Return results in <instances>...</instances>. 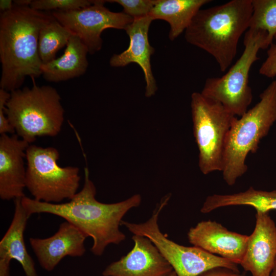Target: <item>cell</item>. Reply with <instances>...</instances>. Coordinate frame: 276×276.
I'll use <instances>...</instances> for the list:
<instances>
[{
	"mask_svg": "<svg viewBox=\"0 0 276 276\" xmlns=\"http://www.w3.org/2000/svg\"><path fill=\"white\" fill-rule=\"evenodd\" d=\"M88 51L81 39L73 35L60 57L42 63L43 78L47 81L59 82L83 75L88 65Z\"/></svg>",
	"mask_w": 276,
	"mask_h": 276,
	"instance_id": "ac0fdd59",
	"label": "cell"
},
{
	"mask_svg": "<svg viewBox=\"0 0 276 276\" xmlns=\"http://www.w3.org/2000/svg\"><path fill=\"white\" fill-rule=\"evenodd\" d=\"M73 34L55 18L41 29L38 50L42 63H47L56 58L58 51L66 46Z\"/></svg>",
	"mask_w": 276,
	"mask_h": 276,
	"instance_id": "44dd1931",
	"label": "cell"
},
{
	"mask_svg": "<svg viewBox=\"0 0 276 276\" xmlns=\"http://www.w3.org/2000/svg\"><path fill=\"white\" fill-rule=\"evenodd\" d=\"M26 188L37 201L59 203L77 193L80 176L77 167H61L60 154L52 147L29 145L26 151Z\"/></svg>",
	"mask_w": 276,
	"mask_h": 276,
	"instance_id": "52a82bcc",
	"label": "cell"
},
{
	"mask_svg": "<svg viewBox=\"0 0 276 276\" xmlns=\"http://www.w3.org/2000/svg\"><path fill=\"white\" fill-rule=\"evenodd\" d=\"M250 276H251V275H250Z\"/></svg>",
	"mask_w": 276,
	"mask_h": 276,
	"instance_id": "d6a6232c",
	"label": "cell"
},
{
	"mask_svg": "<svg viewBox=\"0 0 276 276\" xmlns=\"http://www.w3.org/2000/svg\"><path fill=\"white\" fill-rule=\"evenodd\" d=\"M10 97V93L0 88V134H15V131L10 123L5 112L4 108Z\"/></svg>",
	"mask_w": 276,
	"mask_h": 276,
	"instance_id": "484cf974",
	"label": "cell"
},
{
	"mask_svg": "<svg viewBox=\"0 0 276 276\" xmlns=\"http://www.w3.org/2000/svg\"><path fill=\"white\" fill-rule=\"evenodd\" d=\"M55 18L52 13L14 5L0 15V88H20L26 77L42 75L38 37L42 28Z\"/></svg>",
	"mask_w": 276,
	"mask_h": 276,
	"instance_id": "7a4b0ae2",
	"label": "cell"
},
{
	"mask_svg": "<svg viewBox=\"0 0 276 276\" xmlns=\"http://www.w3.org/2000/svg\"><path fill=\"white\" fill-rule=\"evenodd\" d=\"M198 276H243L240 271L225 267H215L206 270Z\"/></svg>",
	"mask_w": 276,
	"mask_h": 276,
	"instance_id": "4316f807",
	"label": "cell"
},
{
	"mask_svg": "<svg viewBox=\"0 0 276 276\" xmlns=\"http://www.w3.org/2000/svg\"><path fill=\"white\" fill-rule=\"evenodd\" d=\"M210 0H157L149 16L162 19L170 25L169 38H177L190 26L202 6Z\"/></svg>",
	"mask_w": 276,
	"mask_h": 276,
	"instance_id": "d6986e66",
	"label": "cell"
},
{
	"mask_svg": "<svg viewBox=\"0 0 276 276\" xmlns=\"http://www.w3.org/2000/svg\"><path fill=\"white\" fill-rule=\"evenodd\" d=\"M189 242L210 254L240 265L245 254L248 236L228 230L221 223L201 221L190 228Z\"/></svg>",
	"mask_w": 276,
	"mask_h": 276,
	"instance_id": "4fadbf2b",
	"label": "cell"
},
{
	"mask_svg": "<svg viewBox=\"0 0 276 276\" xmlns=\"http://www.w3.org/2000/svg\"><path fill=\"white\" fill-rule=\"evenodd\" d=\"M32 0H15L13 1L14 5L19 6H30Z\"/></svg>",
	"mask_w": 276,
	"mask_h": 276,
	"instance_id": "f546056e",
	"label": "cell"
},
{
	"mask_svg": "<svg viewBox=\"0 0 276 276\" xmlns=\"http://www.w3.org/2000/svg\"><path fill=\"white\" fill-rule=\"evenodd\" d=\"M270 276H276V258Z\"/></svg>",
	"mask_w": 276,
	"mask_h": 276,
	"instance_id": "4dcf8cb0",
	"label": "cell"
},
{
	"mask_svg": "<svg viewBox=\"0 0 276 276\" xmlns=\"http://www.w3.org/2000/svg\"><path fill=\"white\" fill-rule=\"evenodd\" d=\"M153 20L149 15L134 18L125 30L130 40L128 48L120 54H113L109 61L113 67H124L131 63L138 64L144 73L146 97L154 96L157 90L151 65V56L155 50L148 40L149 29Z\"/></svg>",
	"mask_w": 276,
	"mask_h": 276,
	"instance_id": "9a60e30c",
	"label": "cell"
},
{
	"mask_svg": "<svg viewBox=\"0 0 276 276\" xmlns=\"http://www.w3.org/2000/svg\"><path fill=\"white\" fill-rule=\"evenodd\" d=\"M260 100L241 117H235L227 134L224 152L223 179L230 186L247 171L246 159L258 151L261 140L276 122V80L259 96Z\"/></svg>",
	"mask_w": 276,
	"mask_h": 276,
	"instance_id": "277c9868",
	"label": "cell"
},
{
	"mask_svg": "<svg viewBox=\"0 0 276 276\" xmlns=\"http://www.w3.org/2000/svg\"><path fill=\"white\" fill-rule=\"evenodd\" d=\"M25 87L10 93L4 108L16 134L29 144L38 136H55L61 131L64 110L58 91L49 85Z\"/></svg>",
	"mask_w": 276,
	"mask_h": 276,
	"instance_id": "5b68a950",
	"label": "cell"
},
{
	"mask_svg": "<svg viewBox=\"0 0 276 276\" xmlns=\"http://www.w3.org/2000/svg\"><path fill=\"white\" fill-rule=\"evenodd\" d=\"M157 0H109L108 3H116L123 8V12L133 19L148 16Z\"/></svg>",
	"mask_w": 276,
	"mask_h": 276,
	"instance_id": "cb8c5ba5",
	"label": "cell"
},
{
	"mask_svg": "<svg viewBox=\"0 0 276 276\" xmlns=\"http://www.w3.org/2000/svg\"><path fill=\"white\" fill-rule=\"evenodd\" d=\"M86 238L77 227L65 221L53 236L43 239L30 238L29 242L40 266L51 271L66 256H82L86 251Z\"/></svg>",
	"mask_w": 276,
	"mask_h": 276,
	"instance_id": "5bb4252c",
	"label": "cell"
},
{
	"mask_svg": "<svg viewBox=\"0 0 276 276\" xmlns=\"http://www.w3.org/2000/svg\"><path fill=\"white\" fill-rule=\"evenodd\" d=\"M235 205L250 206L256 211L264 212L276 210V190L267 191L250 187L239 193L209 195L203 203L200 212L206 214L218 208Z\"/></svg>",
	"mask_w": 276,
	"mask_h": 276,
	"instance_id": "ffe728a7",
	"label": "cell"
},
{
	"mask_svg": "<svg viewBox=\"0 0 276 276\" xmlns=\"http://www.w3.org/2000/svg\"><path fill=\"white\" fill-rule=\"evenodd\" d=\"M30 144L16 134L0 136V198L15 200L25 196L26 168L24 159Z\"/></svg>",
	"mask_w": 276,
	"mask_h": 276,
	"instance_id": "2e32d148",
	"label": "cell"
},
{
	"mask_svg": "<svg viewBox=\"0 0 276 276\" xmlns=\"http://www.w3.org/2000/svg\"><path fill=\"white\" fill-rule=\"evenodd\" d=\"M21 198L14 200V215L8 229L0 242V256L18 262L26 276H38L34 260L28 253L25 243L24 231L30 216L21 204Z\"/></svg>",
	"mask_w": 276,
	"mask_h": 276,
	"instance_id": "e0dca14e",
	"label": "cell"
},
{
	"mask_svg": "<svg viewBox=\"0 0 276 276\" xmlns=\"http://www.w3.org/2000/svg\"><path fill=\"white\" fill-rule=\"evenodd\" d=\"M266 37L264 32L248 29L245 33L244 49L241 56L222 77L208 78L200 93L221 103L236 117H240L246 112L253 98L249 85V71L259 59V51L266 49Z\"/></svg>",
	"mask_w": 276,
	"mask_h": 276,
	"instance_id": "ba28073f",
	"label": "cell"
},
{
	"mask_svg": "<svg viewBox=\"0 0 276 276\" xmlns=\"http://www.w3.org/2000/svg\"><path fill=\"white\" fill-rule=\"evenodd\" d=\"M105 3L106 1L95 0L84 8L51 13L58 21L81 39L88 53L94 54L102 48L103 31L109 28L125 30L133 20L124 12L111 11L105 7Z\"/></svg>",
	"mask_w": 276,
	"mask_h": 276,
	"instance_id": "30bf717a",
	"label": "cell"
},
{
	"mask_svg": "<svg viewBox=\"0 0 276 276\" xmlns=\"http://www.w3.org/2000/svg\"><path fill=\"white\" fill-rule=\"evenodd\" d=\"M251 4L252 12L248 29L267 34V49L276 35V0H252Z\"/></svg>",
	"mask_w": 276,
	"mask_h": 276,
	"instance_id": "7402d4cb",
	"label": "cell"
},
{
	"mask_svg": "<svg viewBox=\"0 0 276 276\" xmlns=\"http://www.w3.org/2000/svg\"><path fill=\"white\" fill-rule=\"evenodd\" d=\"M259 72L268 78L276 76V35L269 47L267 57L260 66Z\"/></svg>",
	"mask_w": 276,
	"mask_h": 276,
	"instance_id": "d4e9b609",
	"label": "cell"
},
{
	"mask_svg": "<svg viewBox=\"0 0 276 276\" xmlns=\"http://www.w3.org/2000/svg\"><path fill=\"white\" fill-rule=\"evenodd\" d=\"M11 260L6 257L0 256V276L10 275Z\"/></svg>",
	"mask_w": 276,
	"mask_h": 276,
	"instance_id": "83f0119b",
	"label": "cell"
},
{
	"mask_svg": "<svg viewBox=\"0 0 276 276\" xmlns=\"http://www.w3.org/2000/svg\"><path fill=\"white\" fill-rule=\"evenodd\" d=\"M14 6L13 1L11 0H1L0 11L1 13L10 10Z\"/></svg>",
	"mask_w": 276,
	"mask_h": 276,
	"instance_id": "f1b7e54d",
	"label": "cell"
},
{
	"mask_svg": "<svg viewBox=\"0 0 276 276\" xmlns=\"http://www.w3.org/2000/svg\"><path fill=\"white\" fill-rule=\"evenodd\" d=\"M167 276H177V274L175 272V271L173 270L169 274H168Z\"/></svg>",
	"mask_w": 276,
	"mask_h": 276,
	"instance_id": "1f68e13d",
	"label": "cell"
},
{
	"mask_svg": "<svg viewBox=\"0 0 276 276\" xmlns=\"http://www.w3.org/2000/svg\"><path fill=\"white\" fill-rule=\"evenodd\" d=\"M132 239L134 246L131 251L108 265L103 276H167L173 270L150 239L138 235Z\"/></svg>",
	"mask_w": 276,
	"mask_h": 276,
	"instance_id": "8fae6325",
	"label": "cell"
},
{
	"mask_svg": "<svg viewBox=\"0 0 276 276\" xmlns=\"http://www.w3.org/2000/svg\"><path fill=\"white\" fill-rule=\"evenodd\" d=\"M252 0H232L200 9L185 31L189 43L212 56L222 72L229 67L237 52L239 40L249 27Z\"/></svg>",
	"mask_w": 276,
	"mask_h": 276,
	"instance_id": "3957f363",
	"label": "cell"
},
{
	"mask_svg": "<svg viewBox=\"0 0 276 276\" xmlns=\"http://www.w3.org/2000/svg\"><path fill=\"white\" fill-rule=\"evenodd\" d=\"M276 258V225L268 212L257 211L240 265L251 276H270Z\"/></svg>",
	"mask_w": 276,
	"mask_h": 276,
	"instance_id": "7c38bea8",
	"label": "cell"
},
{
	"mask_svg": "<svg viewBox=\"0 0 276 276\" xmlns=\"http://www.w3.org/2000/svg\"><path fill=\"white\" fill-rule=\"evenodd\" d=\"M93 2L88 0H34L30 7L41 11H67L87 7Z\"/></svg>",
	"mask_w": 276,
	"mask_h": 276,
	"instance_id": "603a6c76",
	"label": "cell"
},
{
	"mask_svg": "<svg viewBox=\"0 0 276 276\" xmlns=\"http://www.w3.org/2000/svg\"><path fill=\"white\" fill-rule=\"evenodd\" d=\"M96 188L89 178V170L84 169L82 189L69 201L62 203L40 201L26 196L21 204L29 216L48 213L60 217L93 239L90 248L96 256H101L110 244H119L126 236L119 229L122 218L132 208L139 206L142 198L135 194L116 203H104L95 197Z\"/></svg>",
	"mask_w": 276,
	"mask_h": 276,
	"instance_id": "6da1fadb",
	"label": "cell"
},
{
	"mask_svg": "<svg viewBox=\"0 0 276 276\" xmlns=\"http://www.w3.org/2000/svg\"><path fill=\"white\" fill-rule=\"evenodd\" d=\"M191 108L199 169L204 175L222 172L226 139L236 116L198 92L191 95Z\"/></svg>",
	"mask_w": 276,
	"mask_h": 276,
	"instance_id": "8992f818",
	"label": "cell"
},
{
	"mask_svg": "<svg viewBox=\"0 0 276 276\" xmlns=\"http://www.w3.org/2000/svg\"><path fill=\"white\" fill-rule=\"evenodd\" d=\"M164 196L157 204L151 217L141 223L122 221L134 235L148 238L156 246L161 254L169 263L177 276H198L215 267H225L239 271L238 264L229 260L216 256L195 246H185L169 240L160 231L158 224L159 214L170 198Z\"/></svg>",
	"mask_w": 276,
	"mask_h": 276,
	"instance_id": "9c48e42d",
	"label": "cell"
}]
</instances>
